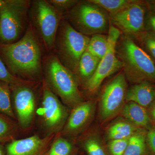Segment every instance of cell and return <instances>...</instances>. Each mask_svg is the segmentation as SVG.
Listing matches in <instances>:
<instances>
[{"instance_id": "cell-1", "label": "cell", "mask_w": 155, "mask_h": 155, "mask_svg": "<svg viewBox=\"0 0 155 155\" xmlns=\"http://www.w3.org/2000/svg\"><path fill=\"white\" fill-rule=\"evenodd\" d=\"M0 57L10 72L16 77H33L41 70V48L31 27L16 42L0 44Z\"/></svg>"}, {"instance_id": "cell-2", "label": "cell", "mask_w": 155, "mask_h": 155, "mask_svg": "<svg viewBox=\"0 0 155 155\" xmlns=\"http://www.w3.org/2000/svg\"><path fill=\"white\" fill-rule=\"evenodd\" d=\"M116 54L123 64L127 80L135 84L155 82V64L130 37L123 35L116 44Z\"/></svg>"}, {"instance_id": "cell-3", "label": "cell", "mask_w": 155, "mask_h": 155, "mask_svg": "<svg viewBox=\"0 0 155 155\" xmlns=\"http://www.w3.org/2000/svg\"><path fill=\"white\" fill-rule=\"evenodd\" d=\"M29 1L5 0L0 15V44L19 40L25 32Z\"/></svg>"}, {"instance_id": "cell-4", "label": "cell", "mask_w": 155, "mask_h": 155, "mask_svg": "<svg viewBox=\"0 0 155 155\" xmlns=\"http://www.w3.org/2000/svg\"><path fill=\"white\" fill-rule=\"evenodd\" d=\"M48 84L69 107L82 102V98L76 79L68 68L55 57H52L46 65Z\"/></svg>"}, {"instance_id": "cell-5", "label": "cell", "mask_w": 155, "mask_h": 155, "mask_svg": "<svg viewBox=\"0 0 155 155\" xmlns=\"http://www.w3.org/2000/svg\"><path fill=\"white\" fill-rule=\"evenodd\" d=\"M69 20L75 30L87 36L108 33L110 25L107 11L88 1L74 7Z\"/></svg>"}, {"instance_id": "cell-6", "label": "cell", "mask_w": 155, "mask_h": 155, "mask_svg": "<svg viewBox=\"0 0 155 155\" xmlns=\"http://www.w3.org/2000/svg\"><path fill=\"white\" fill-rule=\"evenodd\" d=\"M60 26L58 52L68 69L78 71L79 61L87 49L90 38L75 30L67 21H63Z\"/></svg>"}, {"instance_id": "cell-7", "label": "cell", "mask_w": 155, "mask_h": 155, "mask_svg": "<svg viewBox=\"0 0 155 155\" xmlns=\"http://www.w3.org/2000/svg\"><path fill=\"white\" fill-rule=\"evenodd\" d=\"M108 48L101 59L94 74L87 82L86 87L89 92L94 93L98 90L107 77L123 68L122 63L116 54V44L121 31L111 24L108 32Z\"/></svg>"}, {"instance_id": "cell-8", "label": "cell", "mask_w": 155, "mask_h": 155, "mask_svg": "<svg viewBox=\"0 0 155 155\" xmlns=\"http://www.w3.org/2000/svg\"><path fill=\"white\" fill-rule=\"evenodd\" d=\"M127 90L124 72H119L106 84L100 101V117L103 121H109L121 112Z\"/></svg>"}, {"instance_id": "cell-9", "label": "cell", "mask_w": 155, "mask_h": 155, "mask_svg": "<svg viewBox=\"0 0 155 155\" xmlns=\"http://www.w3.org/2000/svg\"><path fill=\"white\" fill-rule=\"evenodd\" d=\"M147 5L133 1L121 11L109 14L112 25L129 37H137L145 31V18Z\"/></svg>"}, {"instance_id": "cell-10", "label": "cell", "mask_w": 155, "mask_h": 155, "mask_svg": "<svg viewBox=\"0 0 155 155\" xmlns=\"http://www.w3.org/2000/svg\"><path fill=\"white\" fill-rule=\"evenodd\" d=\"M34 20L46 47L52 48L55 42L61 12L48 1H38L34 6Z\"/></svg>"}, {"instance_id": "cell-11", "label": "cell", "mask_w": 155, "mask_h": 155, "mask_svg": "<svg viewBox=\"0 0 155 155\" xmlns=\"http://www.w3.org/2000/svg\"><path fill=\"white\" fill-rule=\"evenodd\" d=\"M43 121L48 134L63 129L67 119V111L47 83L44 82L42 100Z\"/></svg>"}, {"instance_id": "cell-12", "label": "cell", "mask_w": 155, "mask_h": 155, "mask_svg": "<svg viewBox=\"0 0 155 155\" xmlns=\"http://www.w3.org/2000/svg\"><path fill=\"white\" fill-rule=\"evenodd\" d=\"M10 86L16 119L19 126L26 129L32 124L35 116V95L26 84Z\"/></svg>"}, {"instance_id": "cell-13", "label": "cell", "mask_w": 155, "mask_h": 155, "mask_svg": "<svg viewBox=\"0 0 155 155\" xmlns=\"http://www.w3.org/2000/svg\"><path fill=\"white\" fill-rule=\"evenodd\" d=\"M56 136L53 134L41 138L34 135L27 138L14 139L5 147L6 155H44Z\"/></svg>"}, {"instance_id": "cell-14", "label": "cell", "mask_w": 155, "mask_h": 155, "mask_svg": "<svg viewBox=\"0 0 155 155\" xmlns=\"http://www.w3.org/2000/svg\"><path fill=\"white\" fill-rule=\"evenodd\" d=\"M62 129L64 135H75L86 127L94 113L95 105L92 101L82 102L74 108Z\"/></svg>"}, {"instance_id": "cell-15", "label": "cell", "mask_w": 155, "mask_h": 155, "mask_svg": "<svg viewBox=\"0 0 155 155\" xmlns=\"http://www.w3.org/2000/svg\"><path fill=\"white\" fill-rule=\"evenodd\" d=\"M125 101L135 103L144 108L155 102V86L149 81L135 84L127 90Z\"/></svg>"}, {"instance_id": "cell-16", "label": "cell", "mask_w": 155, "mask_h": 155, "mask_svg": "<svg viewBox=\"0 0 155 155\" xmlns=\"http://www.w3.org/2000/svg\"><path fill=\"white\" fill-rule=\"evenodd\" d=\"M121 113L128 122L138 128H147L150 124V119L146 108L135 103L125 104Z\"/></svg>"}, {"instance_id": "cell-17", "label": "cell", "mask_w": 155, "mask_h": 155, "mask_svg": "<svg viewBox=\"0 0 155 155\" xmlns=\"http://www.w3.org/2000/svg\"><path fill=\"white\" fill-rule=\"evenodd\" d=\"M146 134L143 129H140L131 136L123 155H149Z\"/></svg>"}, {"instance_id": "cell-18", "label": "cell", "mask_w": 155, "mask_h": 155, "mask_svg": "<svg viewBox=\"0 0 155 155\" xmlns=\"http://www.w3.org/2000/svg\"><path fill=\"white\" fill-rule=\"evenodd\" d=\"M140 129L128 121H119L109 127L107 137L110 140L128 138Z\"/></svg>"}, {"instance_id": "cell-19", "label": "cell", "mask_w": 155, "mask_h": 155, "mask_svg": "<svg viewBox=\"0 0 155 155\" xmlns=\"http://www.w3.org/2000/svg\"><path fill=\"white\" fill-rule=\"evenodd\" d=\"M100 61L87 50L84 53L79 61L78 71L81 77L86 80V82L94 74Z\"/></svg>"}, {"instance_id": "cell-20", "label": "cell", "mask_w": 155, "mask_h": 155, "mask_svg": "<svg viewBox=\"0 0 155 155\" xmlns=\"http://www.w3.org/2000/svg\"><path fill=\"white\" fill-rule=\"evenodd\" d=\"M0 113L16 119L11 101V90L9 84L0 81Z\"/></svg>"}, {"instance_id": "cell-21", "label": "cell", "mask_w": 155, "mask_h": 155, "mask_svg": "<svg viewBox=\"0 0 155 155\" xmlns=\"http://www.w3.org/2000/svg\"><path fill=\"white\" fill-rule=\"evenodd\" d=\"M11 118L0 113V143H8L15 139L17 127Z\"/></svg>"}, {"instance_id": "cell-22", "label": "cell", "mask_w": 155, "mask_h": 155, "mask_svg": "<svg viewBox=\"0 0 155 155\" xmlns=\"http://www.w3.org/2000/svg\"><path fill=\"white\" fill-rule=\"evenodd\" d=\"M108 48L107 35L96 34L90 38L87 50L91 54L100 60L104 56Z\"/></svg>"}, {"instance_id": "cell-23", "label": "cell", "mask_w": 155, "mask_h": 155, "mask_svg": "<svg viewBox=\"0 0 155 155\" xmlns=\"http://www.w3.org/2000/svg\"><path fill=\"white\" fill-rule=\"evenodd\" d=\"M74 147L69 140L56 136L44 155H73Z\"/></svg>"}, {"instance_id": "cell-24", "label": "cell", "mask_w": 155, "mask_h": 155, "mask_svg": "<svg viewBox=\"0 0 155 155\" xmlns=\"http://www.w3.org/2000/svg\"><path fill=\"white\" fill-rule=\"evenodd\" d=\"M88 1L109 12L110 14L119 12L133 2V1L128 0H90Z\"/></svg>"}, {"instance_id": "cell-25", "label": "cell", "mask_w": 155, "mask_h": 155, "mask_svg": "<svg viewBox=\"0 0 155 155\" xmlns=\"http://www.w3.org/2000/svg\"><path fill=\"white\" fill-rule=\"evenodd\" d=\"M140 47L150 56L155 64V35L145 30L136 37Z\"/></svg>"}, {"instance_id": "cell-26", "label": "cell", "mask_w": 155, "mask_h": 155, "mask_svg": "<svg viewBox=\"0 0 155 155\" xmlns=\"http://www.w3.org/2000/svg\"><path fill=\"white\" fill-rule=\"evenodd\" d=\"M0 81L9 84L10 86L27 84L28 81L11 74L0 57Z\"/></svg>"}, {"instance_id": "cell-27", "label": "cell", "mask_w": 155, "mask_h": 155, "mask_svg": "<svg viewBox=\"0 0 155 155\" xmlns=\"http://www.w3.org/2000/svg\"><path fill=\"white\" fill-rule=\"evenodd\" d=\"M83 146L88 155H107L100 140L95 137L86 139L83 142Z\"/></svg>"}, {"instance_id": "cell-28", "label": "cell", "mask_w": 155, "mask_h": 155, "mask_svg": "<svg viewBox=\"0 0 155 155\" xmlns=\"http://www.w3.org/2000/svg\"><path fill=\"white\" fill-rule=\"evenodd\" d=\"M129 138L110 140L107 147L110 155H123L127 148Z\"/></svg>"}, {"instance_id": "cell-29", "label": "cell", "mask_w": 155, "mask_h": 155, "mask_svg": "<svg viewBox=\"0 0 155 155\" xmlns=\"http://www.w3.org/2000/svg\"><path fill=\"white\" fill-rule=\"evenodd\" d=\"M148 3L145 18V30L155 35V5Z\"/></svg>"}, {"instance_id": "cell-30", "label": "cell", "mask_w": 155, "mask_h": 155, "mask_svg": "<svg viewBox=\"0 0 155 155\" xmlns=\"http://www.w3.org/2000/svg\"><path fill=\"white\" fill-rule=\"evenodd\" d=\"M48 2L61 12L70 8L77 3V1L70 0H51Z\"/></svg>"}, {"instance_id": "cell-31", "label": "cell", "mask_w": 155, "mask_h": 155, "mask_svg": "<svg viewBox=\"0 0 155 155\" xmlns=\"http://www.w3.org/2000/svg\"><path fill=\"white\" fill-rule=\"evenodd\" d=\"M146 140L150 154L155 155V127H150L147 132Z\"/></svg>"}, {"instance_id": "cell-32", "label": "cell", "mask_w": 155, "mask_h": 155, "mask_svg": "<svg viewBox=\"0 0 155 155\" xmlns=\"http://www.w3.org/2000/svg\"><path fill=\"white\" fill-rule=\"evenodd\" d=\"M150 114L155 122V102L150 107Z\"/></svg>"}, {"instance_id": "cell-33", "label": "cell", "mask_w": 155, "mask_h": 155, "mask_svg": "<svg viewBox=\"0 0 155 155\" xmlns=\"http://www.w3.org/2000/svg\"><path fill=\"white\" fill-rule=\"evenodd\" d=\"M0 155H6L5 148L0 143Z\"/></svg>"}, {"instance_id": "cell-34", "label": "cell", "mask_w": 155, "mask_h": 155, "mask_svg": "<svg viewBox=\"0 0 155 155\" xmlns=\"http://www.w3.org/2000/svg\"><path fill=\"white\" fill-rule=\"evenodd\" d=\"M3 2H4V1H3V0H0V15H1V8H2Z\"/></svg>"}]
</instances>
